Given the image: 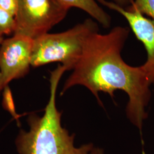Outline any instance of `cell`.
<instances>
[{
  "mask_svg": "<svg viewBox=\"0 0 154 154\" xmlns=\"http://www.w3.org/2000/svg\"><path fill=\"white\" fill-rule=\"evenodd\" d=\"M129 33L128 28L118 26L106 34L97 32L91 35L61 95L72 86L82 85L88 88L102 105L99 92L109 94L114 98L116 91L122 90L128 97L127 117L141 131L147 118L146 107L151 98V85L142 66H130L122 59V51Z\"/></svg>",
  "mask_w": 154,
  "mask_h": 154,
  "instance_id": "cell-1",
  "label": "cell"
},
{
  "mask_svg": "<svg viewBox=\"0 0 154 154\" xmlns=\"http://www.w3.org/2000/svg\"><path fill=\"white\" fill-rule=\"evenodd\" d=\"M66 69L59 65L51 72L50 95L42 116L32 114L28 116L29 130H21L15 144L18 154H90L93 144L77 147L75 135H70L61 125L62 113L56 106V93L61 77Z\"/></svg>",
  "mask_w": 154,
  "mask_h": 154,
  "instance_id": "cell-2",
  "label": "cell"
},
{
  "mask_svg": "<svg viewBox=\"0 0 154 154\" xmlns=\"http://www.w3.org/2000/svg\"><path fill=\"white\" fill-rule=\"evenodd\" d=\"M97 32L98 23L88 18L65 32L45 34L34 39L32 66L60 62L67 71L72 70L82 55L87 39Z\"/></svg>",
  "mask_w": 154,
  "mask_h": 154,
  "instance_id": "cell-3",
  "label": "cell"
},
{
  "mask_svg": "<svg viewBox=\"0 0 154 154\" xmlns=\"http://www.w3.org/2000/svg\"><path fill=\"white\" fill-rule=\"evenodd\" d=\"M68 11L57 0H17L14 34L37 38L62 21Z\"/></svg>",
  "mask_w": 154,
  "mask_h": 154,
  "instance_id": "cell-4",
  "label": "cell"
},
{
  "mask_svg": "<svg viewBox=\"0 0 154 154\" xmlns=\"http://www.w3.org/2000/svg\"><path fill=\"white\" fill-rule=\"evenodd\" d=\"M34 39L14 34L0 45V72L2 88L11 81L25 77L32 66Z\"/></svg>",
  "mask_w": 154,
  "mask_h": 154,
  "instance_id": "cell-5",
  "label": "cell"
},
{
  "mask_svg": "<svg viewBox=\"0 0 154 154\" xmlns=\"http://www.w3.org/2000/svg\"><path fill=\"white\" fill-rule=\"evenodd\" d=\"M97 1L125 17L136 37L143 43L147 52V60L141 66L151 85H154V21L138 11H128L112 1Z\"/></svg>",
  "mask_w": 154,
  "mask_h": 154,
  "instance_id": "cell-6",
  "label": "cell"
},
{
  "mask_svg": "<svg viewBox=\"0 0 154 154\" xmlns=\"http://www.w3.org/2000/svg\"><path fill=\"white\" fill-rule=\"evenodd\" d=\"M57 2L69 10L72 7L80 9L86 12L103 28H109L111 24L109 14L98 4L96 0H57Z\"/></svg>",
  "mask_w": 154,
  "mask_h": 154,
  "instance_id": "cell-7",
  "label": "cell"
},
{
  "mask_svg": "<svg viewBox=\"0 0 154 154\" xmlns=\"http://www.w3.org/2000/svg\"><path fill=\"white\" fill-rule=\"evenodd\" d=\"M15 29V16L0 7V35L14 33Z\"/></svg>",
  "mask_w": 154,
  "mask_h": 154,
  "instance_id": "cell-8",
  "label": "cell"
},
{
  "mask_svg": "<svg viewBox=\"0 0 154 154\" xmlns=\"http://www.w3.org/2000/svg\"><path fill=\"white\" fill-rule=\"evenodd\" d=\"M126 9L128 11H138L143 15L146 14L154 21V0H134L132 5Z\"/></svg>",
  "mask_w": 154,
  "mask_h": 154,
  "instance_id": "cell-9",
  "label": "cell"
},
{
  "mask_svg": "<svg viewBox=\"0 0 154 154\" xmlns=\"http://www.w3.org/2000/svg\"><path fill=\"white\" fill-rule=\"evenodd\" d=\"M0 7L16 16L17 11V0H0Z\"/></svg>",
  "mask_w": 154,
  "mask_h": 154,
  "instance_id": "cell-10",
  "label": "cell"
},
{
  "mask_svg": "<svg viewBox=\"0 0 154 154\" xmlns=\"http://www.w3.org/2000/svg\"><path fill=\"white\" fill-rule=\"evenodd\" d=\"M112 1H113L112 2L116 3V4L125 9L132 5L134 1V0H112Z\"/></svg>",
  "mask_w": 154,
  "mask_h": 154,
  "instance_id": "cell-11",
  "label": "cell"
},
{
  "mask_svg": "<svg viewBox=\"0 0 154 154\" xmlns=\"http://www.w3.org/2000/svg\"><path fill=\"white\" fill-rule=\"evenodd\" d=\"M90 154H104L103 150L102 149H100L98 147H94L92 149Z\"/></svg>",
  "mask_w": 154,
  "mask_h": 154,
  "instance_id": "cell-12",
  "label": "cell"
},
{
  "mask_svg": "<svg viewBox=\"0 0 154 154\" xmlns=\"http://www.w3.org/2000/svg\"><path fill=\"white\" fill-rule=\"evenodd\" d=\"M4 39H3V37L0 35V45L2 44V41H3ZM2 81H1V72H0V92L2 90Z\"/></svg>",
  "mask_w": 154,
  "mask_h": 154,
  "instance_id": "cell-13",
  "label": "cell"
}]
</instances>
